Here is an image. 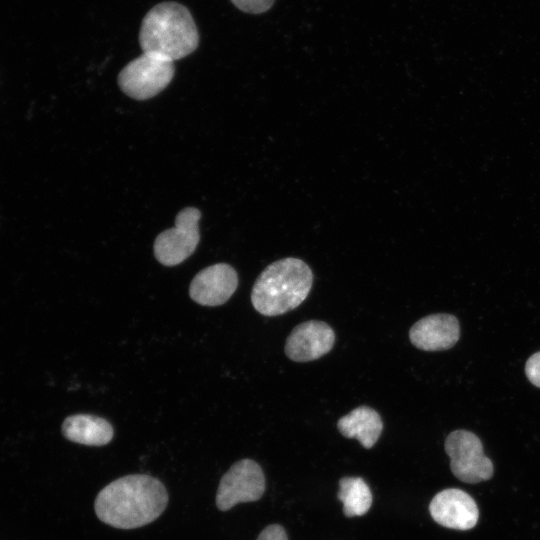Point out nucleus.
Wrapping results in <instances>:
<instances>
[{
	"label": "nucleus",
	"instance_id": "f257e3e1",
	"mask_svg": "<svg viewBox=\"0 0 540 540\" xmlns=\"http://www.w3.org/2000/svg\"><path fill=\"white\" fill-rule=\"evenodd\" d=\"M168 493L150 475L132 474L105 486L94 503L97 517L118 529H134L156 520L165 510Z\"/></svg>",
	"mask_w": 540,
	"mask_h": 540
},
{
	"label": "nucleus",
	"instance_id": "f03ea898",
	"mask_svg": "<svg viewBox=\"0 0 540 540\" xmlns=\"http://www.w3.org/2000/svg\"><path fill=\"white\" fill-rule=\"evenodd\" d=\"M139 44L143 53L175 61L197 49L199 33L187 7L175 1H165L152 7L144 16Z\"/></svg>",
	"mask_w": 540,
	"mask_h": 540
},
{
	"label": "nucleus",
	"instance_id": "7ed1b4c3",
	"mask_svg": "<svg viewBox=\"0 0 540 540\" xmlns=\"http://www.w3.org/2000/svg\"><path fill=\"white\" fill-rule=\"evenodd\" d=\"M312 283L313 273L303 260L280 259L260 273L252 288L251 302L262 315H282L306 299Z\"/></svg>",
	"mask_w": 540,
	"mask_h": 540
},
{
	"label": "nucleus",
	"instance_id": "20e7f679",
	"mask_svg": "<svg viewBox=\"0 0 540 540\" xmlns=\"http://www.w3.org/2000/svg\"><path fill=\"white\" fill-rule=\"evenodd\" d=\"M174 72L173 61L154 54L142 53L124 66L117 82L127 96L136 100H147L168 86Z\"/></svg>",
	"mask_w": 540,
	"mask_h": 540
},
{
	"label": "nucleus",
	"instance_id": "39448f33",
	"mask_svg": "<svg viewBox=\"0 0 540 540\" xmlns=\"http://www.w3.org/2000/svg\"><path fill=\"white\" fill-rule=\"evenodd\" d=\"M445 451L456 478L465 483L489 480L494 472L492 461L484 454L482 442L468 430H455L445 440Z\"/></svg>",
	"mask_w": 540,
	"mask_h": 540
},
{
	"label": "nucleus",
	"instance_id": "423d86ee",
	"mask_svg": "<svg viewBox=\"0 0 540 540\" xmlns=\"http://www.w3.org/2000/svg\"><path fill=\"white\" fill-rule=\"evenodd\" d=\"M201 212L195 207L179 211L173 228L161 232L154 241V255L165 266H175L186 260L196 249L199 240Z\"/></svg>",
	"mask_w": 540,
	"mask_h": 540
},
{
	"label": "nucleus",
	"instance_id": "0eeeda50",
	"mask_svg": "<svg viewBox=\"0 0 540 540\" xmlns=\"http://www.w3.org/2000/svg\"><path fill=\"white\" fill-rule=\"evenodd\" d=\"M265 475L260 465L251 459L235 462L222 476L216 506L227 511L239 503L259 500L265 492Z\"/></svg>",
	"mask_w": 540,
	"mask_h": 540
},
{
	"label": "nucleus",
	"instance_id": "6e6552de",
	"mask_svg": "<svg viewBox=\"0 0 540 540\" xmlns=\"http://www.w3.org/2000/svg\"><path fill=\"white\" fill-rule=\"evenodd\" d=\"M429 512L439 525L456 530L473 528L479 517L474 499L457 488H449L437 493L429 504Z\"/></svg>",
	"mask_w": 540,
	"mask_h": 540
},
{
	"label": "nucleus",
	"instance_id": "1a4fd4ad",
	"mask_svg": "<svg viewBox=\"0 0 540 540\" xmlns=\"http://www.w3.org/2000/svg\"><path fill=\"white\" fill-rule=\"evenodd\" d=\"M335 333L325 322L309 320L297 325L285 343V353L295 362L316 360L327 354L334 345Z\"/></svg>",
	"mask_w": 540,
	"mask_h": 540
},
{
	"label": "nucleus",
	"instance_id": "9d476101",
	"mask_svg": "<svg viewBox=\"0 0 540 540\" xmlns=\"http://www.w3.org/2000/svg\"><path fill=\"white\" fill-rule=\"evenodd\" d=\"M238 286V276L232 266L217 263L199 271L189 287L193 301L203 306H219L227 302Z\"/></svg>",
	"mask_w": 540,
	"mask_h": 540
},
{
	"label": "nucleus",
	"instance_id": "9b49d317",
	"mask_svg": "<svg viewBox=\"0 0 540 540\" xmlns=\"http://www.w3.org/2000/svg\"><path fill=\"white\" fill-rule=\"evenodd\" d=\"M460 337L458 319L446 313L431 314L418 320L409 331L411 343L424 351L453 347Z\"/></svg>",
	"mask_w": 540,
	"mask_h": 540
},
{
	"label": "nucleus",
	"instance_id": "f8f14e48",
	"mask_svg": "<svg viewBox=\"0 0 540 540\" xmlns=\"http://www.w3.org/2000/svg\"><path fill=\"white\" fill-rule=\"evenodd\" d=\"M62 433L69 441L87 446H104L114 434L112 425L104 418L90 414H75L62 424Z\"/></svg>",
	"mask_w": 540,
	"mask_h": 540
},
{
	"label": "nucleus",
	"instance_id": "ddd939ff",
	"mask_svg": "<svg viewBox=\"0 0 540 540\" xmlns=\"http://www.w3.org/2000/svg\"><path fill=\"white\" fill-rule=\"evenodd\" d=\"M337 428L344 437L357 439L364 448L369 449L379 439L383 422L376 410L362 405L342 416Z\"/></svg>",
	"mask_w": 540,
	"mask_h": 540
},
{
	"label": "nucleus",
	"instance_id": "4468645a",
	"mask_svg": "<svg viewBox=\"0 0 540 540\" xmlns=\"http://www.w3.org/2000/svg\"><path fill=\"white\" fill-rule=\"evenodd\" d=\"M338 499L347 517L362 516L372 505V493L361 477H344L339 481Z\"/></svg>",
	"mask_w": 540,
	"mask_h": 540
},
{
	"label": "nucleus",
	"instance_id": "2eb2a0df",
	"mask_svg": "<svg viewBox=\"0 0 540 540\" xmlns=\"http://www.w3.org/2000/svg\"><path fill=\"white\" fill-rule=\"evenodd\" d=\"M239 10L249 14H262L268 11L275 0H230Z\"/></svg>",
	"mask_w": 540,
	"mask_h": 540
},
{
	"label": "nucleus",
	"instance_id": "dca6fc26",
	"mask_svg": "<svg viewBox=\"0 0 540 540\" xmlns=\"http://www.w3.org/2000/svg\"><path fill=\"white\" fill-rule=\"evenodd\" d=\"M525 373L529 381L540 388V351L528 358Z\"/></svg>",
	"mask_w": 540,
	"mask_h": 540
},
{
	"label": "nucleus",
	"instance_id": "f3484780",
	"mask_svg": "<svg viewBox=\"0 0 540 540\" xmlns=\"http://www.w3.org/2000/svg\"><path fill=\"white\" fill-rule=\"evenodd\" d=\"M256 540H288L284 528L278 524L265 527Z\"/></svg>",
	"mask_w": 540,
	"mask_h": 540
}]
</instances>
